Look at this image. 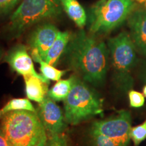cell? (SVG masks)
<instances>
[{
    "instance_id": "obj_1",
    "label": "cell",
    "mask_w": 146,
    "mask_h": 146,
    "mask_svg": "<svg viewBox=\"0 0 146 146\" xmlns=\"http://www.w3.org/2000/svg\"><path fill=\"white\" fill-rule=\"evenodd\" d=\"M64 54L68 68L84 81L96 86L104 82L109 56L104 42L80 30L71 34Z\"/></svg>"
},
{
    "instance_id": "obj_2",
    "label": "cell",
    "mask_w": 146,
    "mask_h": 146,
    "mask_svg": "<svg viewBox=\"0 0 146 146\" xmlns=\"http://www.w3.org/2000/svg\"><path fill=\"white\" fill-rule=\"evenodd\" d=\"M0 129L14 146H35L45 131L36 112L29 110L5 113Z\"/></svg>"
},
{
    "instance_id": "obj_3",
    "label": "cell",
    "mask_w": 146,
    "mask_h": 146,
    "mask_svg": "<svg viewBox=\"0 0 146 146\" xmlns=\"http://www.w3.org/2000/svg\"><path fill=\"white\" fill-rule=\"evenodd\" d=\"M70 91L64 100V118L67 124L75 125L103 112L101 100L76 74H72Z\"/></svg>"
},
{
    "instance_id": "obj_4",
    "label": "cell",
    "mask_w": 146,
    "mask_h": 146,
    "mask_svg": "<svg viewBox=\"0 0 146 146\" xmlns=\"http://www.w3.org/2000/svg\"><path fill=\"white\" fill-rule=\"evenodd\" d=\"M60 0H23L10 18L8 30L14 38L42 21L58 17L62 11Z\"/></svg>"
},
{
    "instance_id": "obj_5",
    "label": "cell",
    "mask_w": 146,
    "mask_h": 146,
    "mask_svg": "<svg viewBox=\"0 0 146 146\" xmlns=\"http://www.w3.org/2000/svg\"><path fill=\"white\" fill-rule=\"evenodd\" d=\"M114 71V80L120 88L126 89L132 84L131 72L136 59L135 45L126 31L111 38L108 43Z\"/></svg>"
},
{
    "instance_id": "obj_6",
    "label": "cell",
    "mask_w": 146,
    "mask_h": 146,
    "mask_svg": "<svg viewBox=\"0 0 146 146\" xmlns=\"http://www.w3.org/2000/svg\"><path fill=\"white\" fill-rule=\"evenodd\" d=\"M134 7L133 0H107L98 2L89 12V31L106 33L120 26Z\"/></svg>"
},
{
    "instance_id": "obj_7",
    "label": "cell",
    "mask_w": 146,
    "mask_h": 146,
    "mask_svg": "<svg viewBox=\"0 0 146 146\" xmlns=\"http://www.w3.org/2000/svg\"><path fill=\"white\" fill-rule=\"evenodd\" d=\"M131 118L129 111L121 110L118 114L108 119L95 122L90 133H96L127 146L130 140Z\"/></svg>"
},
{
    "instance_id": "obj_8",
    "label": "cell",
    "mask_w": 146,
    "mask_h": 146,
    "mask_svg": "<svg viewBox=\"0 0 146 146\" xmlns=\"http://www.w3.org/2000/svg\"><path fill=\"white\" fill-rule=\"evenodd\" d=\"M36 112L41 120L47 135L62 133L67 127L64 114L56 101L50 97L39 103Z\"/></svg>"
},
{
    "instance_id": "obj_9",
    "label": "cell",
    "mask_w": 146,
    "mask_h": 146,
    "mask_svg": "<svg viewBox=\"0 0 146 146\" xmlns=\"http://www.w3.org/2000/svg\"><path fill=\"white\" fill-rule=\"evenodd\" d=\"M33 60V58L29 56L27 47L23 44L16 45L12 47L3 56V62L8 64L12 70L23 76H34L49 85L50 80L36 72Z\"/></svg>"
},
{
    "instance_id": "obj_10",
    "label": "cell",
    "mask_w": 146,
    "mask_h": 146,
    "mask_svg": "<svg viewBox=\"0 0 146 146\" xmlns=\"http://www.w3.org/2000/svg\"><path fill=\"white\" fill-rule=\"evenodd\" d=\"M60 31L52 24L40 25L31 33L28 39V44L31 50H36L42 59L44 58L57 36Z\"/></svg>"
},
{
    "instance_id": "obj_11",
    "label": "cell",
    "mask_w": 146,
    "mask_h": 146,
    "mask_svg": "<svg viewBox=\"0 0 146 146\" xmlns=\"http://www.w3.org/2000/svg\"><path fill=\"white\" fill-rule=\"evenodd\" d=\"M132 40L143 56H146V12L138 10L129 21Z\"/></svg>"
},
{
    "instance_id": "obj_12",
    "label": "cell",
    "mask_w": 146,
    "mask_h": 146,
    "mask_svg": "<svg viewBox=\"0 0 146 146\" xmlns=\"http://www.w3.org/2000/svg\"><path fill=\"white\" fill-rule=\"evenodd\" d=\"M71 34L68 31H59L56 39L49 49L43 60L47 63L56 66L60 57L64 53L70 39Z\"/></svg>"
},
{
    "instance_id": "obj_13",
    "label": "cell",
    "mask_w": 146,
    "mask_h": 146,
    "mask_svg": "<svg viewBox=\"0 0 146 146\" xmlns=\"http://www.w3.org/2000/svg\"><path fill=\"white\" fill-rule=\"evenodd\" d=\"M27 98L37 103L45 99L48 92V84L34 76H24Z\"/></svg>"
},
{
    "instance_id": "obj_14",
    "label": "cell",
    "mask_w": 146,
    "mask_h": 146,
    "mask_svg": "<svg viewBox=\"0 0 146 146\" xmlns=\"http://www.w3.org/2000/svg\"><path fill=\"white\" fill-rule=\"evenodd\" d=\"M64 10L79 28L86 25L87 14L77 0H60Z\"/></svg>"
},
{
    "instance_id": "obj_15",
    "label": "cell",
    "mask_w": 146,
    "mask_h": 146,
    "mask_svg": "<svg viewBox=\"0 0 146 146\" xmlns=\"http://www.w3.org/2000/svg\"><path fill=\"white\" fill-rule=\"evenodd\" d=\"M31 56L33 60L40 65V71L41 74L47 79L58 81L65 74L66 70H62L56 68L54 66L47 63L42 59L36 50H31Z\"/></svg>"
},
{
    "instance_id": "obj_16",
    "label": "cell",
    "mask_w": 146,
    "mask_h": 146,
    "mask_svg": "<svg viewBox=\"0 0 146 146\" xmlns=\"http://www.w3.org/2000/svg\"><path fill=\"white\" fill-rule=\"evenodd\" d=\"M73 76L68 79L59 80L47 92V96L56 102L64 101L70 93L72 85Z\"/></svg>"
},
{
    "instance_id": "obj_17",
    "label": "cell",
    "mask_w": 146,
    "mask_h": 146,
    "mask_svg": "<svg viewBox=\"0 0 146 146\" xmlns=\"http://www.w3.org/2000/svg\"><path fill=\"white\" fill-rule=\"evenodd\" d=\"M16 110H29L36 112V109L30 102V100L27 98H14L10 100L0 110V113L3 116L5 113Z\"/></svg>"
},
{
    "instance_id": "obj_18",
    "label": "cell",
    "mask_w": 146,
    "mask_h": 146,
    "mask_svg": "<svg viewBox=\"0 0 146 146\" xmlns=\"http://www.w3.org/2000/svg\"><path fill=\"white\" fill-rule=\"evenodd\" d=\"M90 137L93 146H125L120 142L98 133H90Z\"/></svg>"
},
{
    "instance_id": "obj_19",
    "label": "cell",
    "mask_w": 146,
    "mask_h": 146,
    "mask_svg": "<svg viewBox=\"0 0 146 146\" xmlns=\"http://www.w3.org/2000/svg\"><path fill=\"white\" fill-rule=\"evenodd\" d=\"M129 137L135 146L139 145L145 140L146 139V120L141 125L131 128Z\"/></svg>"
},
{
    "instance_id": "obj_20",
    "label": "cell",
    "mask_w": 146,
    "mask_h": 146,
    "mask_svg": "<svg viewBox=\"0 0 146 146\" xmlns=\"http://www.w3.org/2000/svg\"><path fill=\"white\" fill-rule=\"evenodd\" d=\"M45 146H68L66 136L63 133L47 135Z\"/></svg>"
},
{
    "instance_id": "obj_21",
    "label": "cell",
    "mask_w": 146,
    "mask_h": 146,
    "mask_svg": "<svg viewBox=\"0 0 146 146\" xmlns=\"http://www.w3.org/2000/svg\"><path fill=\"white\" fill-rule=\"evenodd\" d=\"M22 0H0V18L8 15Z\"/></svg>"
},
{
    "instance_id": "obj_22",
    "label": "cell",
    "mask_w": 146,
    "mask_h": 146,
    "mask_svg": "<svg viewBox=\"0 0 146 146\" xmlns=\"http://www.w3.org/2000/svg\"><path fill=\"white\" fill-rule=\"evenodd\" d=\"M129 98L131 107L140 108L143 106L145 103L144 96L138 91L131 90L129 92Z\"/></svg>"
},
{
    "instance_id": "obj_23",
    "label": "cell",
    "mask_w": 146,
    "mask_h": 146,
    "mask_svg": "<svg viewBox=\"0 0 146 146\" xmlns=\"http://www.w3.org/2000/svg\"><path fill=\"white\" fill-rule=\"evenodd\" d=\"M0 146H14L0 129Z\"/></svg>"
},
{
    "instance_id": "obj_24",
    "label": "cell",
    "mask_w": 146,
    "mask_h": 146,
    "mask_svg": "<svg viewBox=\"0 0 146 146\" xmlns=\"http://www.w3.org/2000/svg\"><path fill=\"white\" fill-rule=\"evenodd\" d=\"M46 139H47V135H46V133H45V131H44L42 133L41 137L39 139L37 143L35 146H45V141H46Z\"/></svg>"
},
{
    "instance_id": "obj_25",
    "label": "cell",
    "mask_w": 146,
    "mask_h": 146,
    "mask_svg": "<svg viewBox=\"0 0 146 146\" xmlns=\"http://www.w3.org/2000/svg\"><path fill=\"white\" fill-rule=\"evenodd\" d=\"M3 56H4V51H3L2 47H0V61L2 59Z\"/></svg>"
},
{
    "instance_id": "obj_26",
    "label": "cell",
    "mask_w": 146,
    "mask_h": 146,
    "mask_svg": "<svg viewBox=\"0 0 146 146\" xmlns=\"http://www.w3.org/2000/svg\"><path fill=\"white\" fill-rule=\"evenodd\" d=\"M143 93L144 96L146 97V85H145V86H144V87H143Z\"/></svg>"
},
{
    "instance_id": "obj_27",
    "label": "cell",
    "mask_w": 146,
    "mask_h": 146,
    "mask_svg": "<svg viewBox=\"0 0 146 146\" xmlns=\"http://www.w3.org/2000/svg\"><path fill=\"white\" fill-rule=\"evenodd\" d=\"M106 1H107V0H100L99 2H101V3H103V2H105Z\"/></svg>"
},
{
    "instance_id": "obj_28",
    "label": "cell",
    "mask_w": 146,
    "mask_h": 146,
    "mask_svg": "<svg viewBox=\"0 0 146 146\" xmlns=\"http://www.w3.org/2000/svg\"><path fill=\"white\" fill-rule=\"evenodd\" d=\"M138 1H139V2H143V1H145V0H137Z\"/></svg>"
},
{
    "instance_id": "obj_29",
    "label": "cell",
    "mask_w": 146,
    "mask_h": 146,
    "mask_svg": "<svg viewBox=\"0 0 146 146\" xmlns=\"http://www.w3.org/2000/svg\"><path fill=\"white\" fill-rule=\"evenodd\" d=\"M1 117H2V115H1V113H0V118H1Z\"/></svg>"
}]
</instances>
